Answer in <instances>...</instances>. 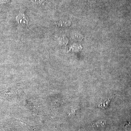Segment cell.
<instances>
[{
	"instance_id": "6da1fadb",
	"label": "cell",
	"mask_w": 131,
	"mask_h": 131,
	"mask_svg": "<svg viewBox=\"0 0 131 131\" xmlns=\"http://www.w3.org/2000/svg\"><path fill=\"white\" fill-rule=\"evenodd\" d=\"M18 24L23 27H26L29 22V19L26 15L23 13L18 15L16 18Z\"/></svg>"
},
{
	"instance_id": "7a4b0ae2",
	"label": "cell",
	"mask_w": 131,
	"mask_h": 131,
	"mask_svg": "<svg viewBox=\"0 0 131 131\" xmlns=\"http://www.w3.org/2000/svg\"><path fill=\"white\" fill-rule=\"evenodd\" d=\"M111 100L110 98H108V99H105V100L101 99L99 104H98V107L101 108L103 109L107 108L109 106Z\"/></svg>"
},
{
	"instance_id": "3957f363",
	"label": "cell",
	"mask_w": 131,
	"mask_h": 131,
	"mask_svg": "<svg viewBox=\"0 0 131 131\" xmlns=\"http://www.w3.org/2000/svg\"><path fill=\"white\" fill-rule=\"evenodd\" d=\"M106 122L104 121H98L95 123H93L92 125V127L93 128H98V127H102L105 125Z\"/></svg>"
},
{
	"instance_id": "277c9868",
	"label": "cell",
	"mask_w": 131,
	"mask_h": 131,
	"mask_svg": "<svg viewBox=\"0 0 131 131\" xmlns=\"http://www.w3.org/2000/svg\"><path fill=\"white\" fill-rule=\"evenodd\" d=\"M125 131H131V125L129 122L124 127Z\"/></svg>"
},
{
	"instance_id": "5b68a950",
	"label": "cell",
	"mask_w": 131,
	"mask_h": 131,
	"mask_svg": "<svg viewBox=\"0 0 131 131\" xmlns=\"http://www.w3.org/2000/svg\"><path fill=\"white\" fill-rule=\"evenodd\" d=\"M35 1L38 4H41L44 2L45 0H35Z\"/></svg>"
}]
</instances>
